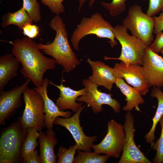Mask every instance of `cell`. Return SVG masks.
<instances>
[{
    "label": "cell",
    "instance_id": "1f68e13d",
    "mask_svg": "<svg viewBox=\"0 0 163 163\" xmlns=\"http://www.w3.org/2000/svg\"><path fill=\"white\" fill-rule=\"evenodd\" d=\"M154 52L158 53L163 49V32L156 34V38L149 47Z\"/></svg>",
    "mask_w": 163,
    "mask_h": 163
},
{
    "label": "cell",
    "instance_id": "5b68a950",
    "mask_svg": "<svg viewBox=\"0 0 163 163\" xmlns=\"http://www.w3.org/2000/svg\"><path fill=\"white\" fill-rule=\"evenodd\" d=\"M128 30L123 25H117L113 27V33L115 39L121 46L119 57L112 58L104 57L106 60H120L126 65L137 64L142 66L147 46L142 40L135 36L129 35Z\"/></svg>",
    "mask_w": 163,
    "mask_h": 163
},
{
    "label": "cell",
    "instance_id": "7a4b0ae2",
    "mask_svg": "<svg viewBox=\"0 0 163 163\" xmlns=\"http://www.w3.org/2000/svg\"><path fill=\"white\" fill-rule=\"evenodd\" d=\"M49 27L56 32L54 39L51 43H39L37 46L40 50L53 58L56 63L61 65L65 72H69L80 64L68 41V32L62 18L56 15L50 22Z\"/></svg>",
    "mask_w": 163,
    "mask_h": 163
},
{
    "label": "cell",
    "instance_id": "603a6c76",
    "mask_svg": "<svg viewBox=\"0 0 163 163\" xmlns=\"http://www.w3.org/2000/svg\"><path fill=\"white\" fill-rule=\"evenodd\" d=\"M35 128L27 129V134L21 150L23 161L26 159L39 146L37 139L39 133Z\"/></svg>",
    "mask_w": 163,
    "mask_h": 163
},
{
    "label": "cell",
    "instance_id": "83f0119b",
    "mask_svg": "<svg viewBox=\"0 0 163 163\" xmlns=\"http://www.w3.org/2000/svg\"><path fill=\"white\" fill-rule=\"evenodd\" d=\"M159 122L161 128L160 136L156 142L151 145L154 150L156 151L155 156L153 160L154 163H163V116L160 119Z\"/></svg>",
    "mask_w": 163,
    "mask_h": 163
},
{
    "label": "cell",
    "instance_id": "6da1fadb",
    "mask_svg": "<svg viewBox=\"0 0 163 163\" xmlns=\"http://www.w3.org/2000/svg\"><path fill=\"white\" fill-rule=\"evenodd\" d=\"M9 43L12 46V53L22 65L20 72L23 78L30 79L36 87H41L45 73L55 68V60L43 55L38 44L28 37L18 38Z\"/></svg>",
    "mask_w": 163,
    "mask_h": 163
},
{
    "label": "cell",
    "instance_id": "8992f818",
    "mask_svg": "<svg viewBox=\"0 0 163 163\" xmlns=\"http://www.w3.org/2000/svg\"><path fill=\"white\" fill-rule=\"evenodd\" d=\"M122 24L147 46L149 47L154 41V18L144 13L140 6L135 4L130 6Z\"/></svg>",
    "mask_w": 163,
    "mask_h": 163
},
{
    "label": "cell",
    "instance_id": "3957f363",
    "mask_svg": "<svg viewBox=\"0 0 163 163\" xmlns=\"http://www.w3.org/2000/svg\"><path fill=\"white\" fill-rule=\"evenodd\" d=\"M27 129L18 121L3 128L0 137V163L23 162L21 150Z\"/></svg>",
    "mask_w": 163,
    "mask_h": 163
},
{
    "label": "cell",
    "instance_id": "e575fe53",
    "mask_svg": "<svg viewBox=\"0 0 163 163\" xmlns=\"http://www.w3.org/2000/svg\"><path fill=\"white\" fill-rule=\"evenodd\" d=\"M79 2L78 11H80L81 10L83 6L88 0H78Z\"/></svg>",
    "mask_w": 163,
    "mask_h": 163
},
{
    "label": "cell",
    "instance_id": "9a60e30c",
    "mask_svg": "<svg viewBox=\"0 0 163 163\" xmlns=\"http://www.w3.org/2000/svg\"><path fill=\"white\" fill-rule=\"evenodd\" d=\"M87 62L92 70L91 75L88 79L98 86L104 87L109 91L119 77L113 68L99 61H93L88 58Z\"/></svg>",
    "mask_w": 163,
    "mask_h": 163
},
{
    "label": "cell",
    "instance_id": "f1b7e54d",
    "mask_svg": "<svg viewBox=\"0 0 163 163\" xmlns=\"http://www.w3.org/2000/svg\"><path fill=\"white\" fill-rule=\"evenodd\" d=\"M42 4L47 6L51 12L59 15L64 13L65 10L62 4L64 0H40Z\"/></svg>",
    "mask_w": 163,
    "mask_h": 163
},
{
    "label": "cell",
    "instance_id": "d4e9b609",
    "mask_svg": "<svg viewBox=\"0 0 163 163\" xmlns=\"http://www.w3.org/2000/svg\"><path fill=\"white\" fill-rule=\"evenodd\" d=\"M127 0H112L110 3L100 2V4L106 9L108 11L110 15L113 17L119 15L125 10L126 5L125 2ZM145 1L147 0H141ZM96 0H90L88 3L91 8Z\"/></svg>",
    "mask_w": 163,
    "mask_h": 163
},
{
    "label": "cell",
    "instance_id": "7402d4cb",
    "mask_svg": "<svg viewBox=\"0 0 163 163\" xmlns=\"http://www.w3.org/2000/svg\"><path fill=\"white\" fill-rule=\"evenodd\" d=\"M2 20L1 25L3 28L13 25L21 30L26 25L34 22L23 6L15 12L5 14L2 16Z\"/></svg>",
    "mask_w": 163,
    "mask_h": 163
},
{
    "label": "cell",
    "instance_id": "277c9868",
    "mask_svg": "<svg viewBox=\"0 0 163 163\" xmlns=\"http://www.w3.org/2000/svg\"><path fill=\"white\" fill-rule=\"evenodd\" d=\"M113 29V27L99 13H94L90 17H83L76 26L71 37L72 46L75 50L79 51L80 40L85 36L92 34L98 38L108 39L110 45L113 48L118 44Z\"/></svg>",
    "mask_w": 163,
    "mask_h": 163
},
{
    "label": "cell",
    "instance_id": "ba28073f",
    "mask_svg": "<svg viewBox=\"0 0 163 163\" xmlns=\"http://www.w3.org/2000/svg\"><path fill=\"white\" fill-rule=\"evenodd\" d=\"M107 133L101 142L94 145L92 149L99 154H104L118 158L122 152L126 134L123 125L113 119L107 124Z\"/></svg>",
    "mask_w": 163,
    "mask_h": 163
},
{
    "label": "cell",
    "instance_id": "4fadbf2b",
    "mask_svg": "<svg viewBox=\"0 0 163 163\" xmlns=\"http://www.w3.org/2000/svg\"><path fill=\"white\" fill-rule=\"evenodd\" d=\"M113 68L119 78L124 79L141 95L145 96L149 92L150 86L142 66L133 64L126 65L121 62L116 63Z\"/></svg>",
    "mask_w": 163,
    "mask_h": 163
},
{
    "label": "cell",
    "instance_id": "d6986e66",
    "mask_svg": "<svg viewBox=\"0 0 163 163\" xmlns=\"http://www.w3.org/2000/svg\"><path fill=\"white\" fill-rule=\"evenodd\" d=\"M20 62L13 54H7L0 57V91L12 78L16 77Z\"/></svg>",
    "mask_w": 163,
    "mask_h": 163
},
{
    "label": "cell",
    "instance_id": "d590c367",
    "mask_svg": "<svg viewBox=\"0 0 163 163\" xmlns=\"http://www.w3.org/2000/svg\"><path fill=\"white\" fill-rule=\"evenodd\" d=\"M160 53L163 55V49L161 50Z\"/></svg>",
    "mask_w": 163,
    "mask_h": 163
},
{
    "label": "cell",
    "instance_id": "d6a6232c",
    "mask_svg": "<svg viewBox=\"0 0 163 163\" xmlns=\"http://www.w3.org/2000/svg\"><path fill=\"white\" fill-rule=\"evenodd\" d=\"M159 16L153 17L154 21L153 33L156 34L163 31V9Z\"/></svg>",
    "mask_w": 163,
    "mask_h": 163
},
{
    "label": "cell",
    "instance_id": "cb8c5ba5",
    "mask_svg": "<svg viewBox=\"0 0 163 163\" xmlns=\"http://www.w3.org/2000/svg\"><path fill=\"white\" fill-rule=\"evenodd\" d=\"M75 157L74 163H105L110 157L105 155H101L95 151L85 152L78 150Z\"/></svg>",
    "mask_w": 163,
    "mask_h": 163
},
{
    "label": "cell",
    "instance_id": "8fae6325",
    "mask_svg": "<svg viewBox=\"0 0 163 163\" xmlns=\"http://www.w3.org/2000/svg\"><path fill=\"white\" fill-rule=\"evenodd\" d=\"M86 107L82 106L72 116L69 118L57 117L54 124L58 125L67 129L70 133L77 145V150L90 152L94 145L93 142L97 140L96 136H88L85 135L81 126L79 119L80 114Z\"/></svg>",
    "mask_w": 163,
    "mask_h": 163
},
{
    "label": "cell",
    "instance_id": "2e32d148",
    "mask_svg": "<svg viewBox=\"0 0 163 163\" xmlns=\"http://www.w3.org/2000/svg\"><path fill=\"white\" fill-rule=\"evenodd\" d=\"M49 80L47 78L44 79L42 86L34 89L39 93L42 97L44 101V112L45 127L47 129H53L55 120L58 117L69 118L72 113L69 111L60 110L53 100L50 98L47 93V87Z\"/></svg>",
    "mask_w": 163,
    "mask_h": 163
},
{
    "label": "cell",
    "instance_id": "4316f807",
    "mask_svg": "<svg viewBox=\"0 0 163 163\" xmlns=\"http://www.w3.org/2000/svg\"><path fill=\"white\" fill-rule=\"evenodd\" d=\"M77 145L75 144L71 146L68 149L60 146L59 148L57 154L58 160L57 163H73L74 156L77 149Z\"/></svg>",
    "mask_w": 163,
    "mask_h": 163
},
{
    "label": "cell",
    "instance_id": "ffe728a7",
    "mask_svg": "<svg viewBox=\"0 0 163 163\" xmlns=\"http://www.w3.org/2000/svg\"><path fill=\"white\" fill-rule=\"evenodd\" d=\"M115 83L126 97V104L122 109L127 112L131 111L135 108L136 110L141 112L139 105L143 104L145 101L139 92L133 87L126 84L121 78H117Z\"/></svg>",
    "mask_w": 163,
    "mask_h": 163
},
{
    "label": "cell",
    "instance_id": "52a82bcc",
    "mask_svg": "<svg viewBox=\"0 0 163 163\" xmlns=\"http://www.w3.org/2000/svg\"><path fill=\"white\" fill-rule=\"evenodd\" d=\"M23 94L25 107L22 116L18 118L27 129L35 128L39 132L42 131L45 127L42 97L34 88L28 87Z\"/></svg>",
    "mask_w": 163,
    "mask_h": 163
},
{
    "label": "cell",
    "instance_id": "ac0fdd59",
    "mask_svg": "<svg viewBox=\"0 0 163 163\" xmlns=\"http://www.w3.org/2000/svg\"><path fill=\"white\" fill-rule=\"evenodd\" d=\"M40 144L39 155L41 163H55L57 156L54 149L58 140L53 129H47L45 132H39Z\"/></svg>",
    "mask_w": 163,
    "mask_h": 163
},
{
    "label": "cell",
    "instance_id": "44dd1931",
    "mask_svg": "<svg viewBox=\"0 0 163 163\" xmlns=\"http://www.w3.org/2000/svg\"><path fill=\"white\" fill-rule=\"evenodd\" d=\"M150 95L152 97L156 98L158 102L156 110L152 119V126L144 137L146 143L152 145L155 139V133L156 127L163 116V93L160 88L153 86Z\"/></svg>",
    "mask_w": 163,
    "mask_h": 163
},
{
    "label": "cell",
    "instance_id": "836d02e7",
    "mask_svg": "<svg viewBox=\"0 0 163 163\" xmlns=\"http://www.w3.org/2000/svg\"><path fill=\"white\" fill-rule=\"evenodd\" d=\"M24 163H41L38 152L36 149L33 153L25 160Z\"/></svg>",
    "mask_w": 163,
    "mask_h": 163
},
{
    "label": "cell",
    "instance_id": "5bb4252c",
    "mask_svg": "<svg viewBox=\"0 0 163 163\" xmlns=\"http://www.w3.org/2000/svg\"><path fill=\"white\" fill-rule=\"evenodd\" d=\"M150 87H163V58L147 47L142 66Z\"/></svg>",
    "mask_w": 163,
    "mask_h": 163
},
{
    "label": "cell",
    "instance_id": "9c48e42d",
    "mask_svg": "<svg viewBox=\"0 0 163 163\" xmlns=\"http://www.w3.org/2000/svg\"><path fill=\"white\" fill-rule=\"evenodd\" d=\"M82 84L85 89L86 94L78 97L77 101L85 103L88 107L91 108L95 114L102 111V106L104 104L110 106L115 113L120 112L121 104L117 100L112 97V94L101 92L98 89L97 85L88 79H83Z\"/></svg>",
    "mask_w": 163,
    "mask_h": 163
},
{
    "label": "cell",
    "instance_id": "f546056e",
    "mask_svg": "<svg viewBox=\"0 0 163 163\" xmlns=\"http://www.w3.org/2000/svg\"><path fill=\"white\" fill-rule=\"evenodd\" d=\"M163 9V0H149V5L146 14L154 17Z\"/></svg>",
    "mask_w": 163,
    "mask_h": 163
},
{
    "label": "cell",
    "instance_id": "7c38bea8",
    "mask_svg": "<svg viewBox=\"0 0 163 163\" xmlns=\"http://www.w3.org/2000/svg\"><path fill=\"white\" fill-rule=\"evenodd\" d=\"M31 82L27 78L21 85L8 91H0V124L4 125L6 120L14 115L22 105L21 96Z\"/></svg>",
    "mask_w": 163,
    "mask_h": 163
},
{
    "label": "cell",
    "instance_id": "e0dca14e",
    "mask_svg": "<svg viewBox=\"0 0 163 163\" xmlns=\"http://www.w3.org/2000/svg\"><path fill=\"white\" fill-rule=\"evenodd\" d=\"M49 84L56 87L60 91L59 97L55 104L60 110L64 111L67 109H70L73 112H76L82 107L83 102L77 103L76 101L78 97L85 94V88L75 90L69 87L64 85L62 82L60 85H57L49 81Z\"/></svg>",
    "mask_w": 163,
    "mask_h": 163
},
{
    "label": "cell",
    "instance_id": "484cf974",
    "mask_svg": "<svg viewBox=\"0 0 163 163\" xmlns=\"http://www.w3.org/2000/svg\"><path fill=\"white\" fill-rule=\"evenodd\" d=\"M22 6L33 21L35 22L41 20L40 4L37 0H22Z\"/></svg>",
    "mask_w": 163,
    "mask_h": 163
},
{
    "label": "cell",
    "instance_id": "30bf717a",
    "mask_svg": "<svg viewBox=\"0 0 163 163\" xmlns=\"http://www.w3.org/2000/svg\"><path fill=\"white\" fill-rule=\"evenodd\" d=\"M123 126L126 134L125 140L118 163H151L134 142V119L130 111H127L125 115Z\"/></svg>",
    "mask_w": 163,
    "mask_h": 163
},
{
    "label": "cell",
    "instance_id": "4dcf8cb0",
    "mask_svg": "<svg viewBox=\"0 0 163 163\" xmlns=\"http://www.w3.org/2000/svg\"><path fill=\"white\" fill-rule=\"evenodd\" d=\"M22 30L24 35L31 39L37 37L39 35L40 31L39 27L33 24L26 25Z\"/></svg>",
    "mask_w": 163,
    "mask_h": 163
}]
</instances>
